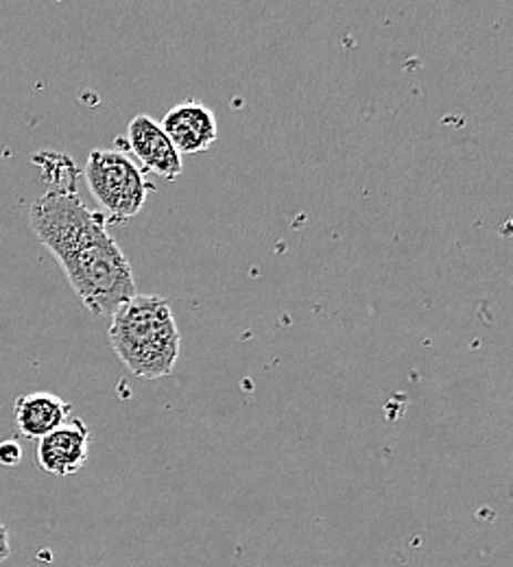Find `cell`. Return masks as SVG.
<instances>
[{
  "mask_svg": "<svg viewBox=\"0 0 513 567\" xmlns=\"http://www.w3.org/2000/svg\"><path fill=\"white\" fill-rule=\"evenodd\" d=\"M162 132L173 142L179 155H195L208 151L219 138L215 112L197 99H186L173 105L162 123Z\"/></svg>",
  "mask_w": 513,
  "mask_h": 567,
  "instance_id": "cell-5",
  "label": "cell"
},
{
  "mask_svg": "<svg viewBox=\"0 0 513 567\" xmlns=\"http://www.w3.org/2000/svg\"><path fill=\"white\" fill-rule=\"evenodd\" d=\"M11 555V546H9V530L7 526L0 522V564L7 561Z\"/></svg>",
  "mask_w": 513,
  "mask_h": 567,
  "instance_id": "cell-9",
  "label": "cell"
},
{
  "mask_svg": "<svg viewBox=\"0 0 513 567\" xmlns=\"http://www.w3.org/2000/svg\"><path fill=\"white\" fill-rule=\"evenodd\" d=\"M83 177L110 225L141 213L148 190H155L148 184L145 171L127 153L112 148L90 151Z\"/></svg>",
  "mask_w": 513,
  "mask_h": 567,
  "instance_id": "cell-3",
  "label": "cell"
},
{
  "mask_svg": "<svg viewBox=\"0 0 513 567\" xmlns=\"http://www.w3.org/2000/svg\"><path fill=\"white\" fill-rule=\"evenodd\" d=\"M119 360L143 380L173 373L182 352V334L168 301L160 295H136L112 315L107 330Z\"/></svg>",
  "mask_w": 513,
  "mask_h": 567,
  "instance_id": "cell-2",
  "label": "cell"
},
{
  "mask_svg": "<svg viewBox=\"0 0 513 567\" xmlns=\"http://www.w3.org/2000/svg\"><path fill=\"white\" fill-rule=\"evenodd\" d=\"M119 146L127 148L138 159V166L143 171L160 175L168 182H175L184 173L182 155L162 132L160 123L147 114H141L130 121L127 134L125 138H119Z\"/></svg>",
  "mask_w": 513,
  "mask_h": 567,
  "instance_id": "cell-4",
  "label": "cell"
},
{
  "mask_svg": "<svg viewBox=\"0 0 513 567\" xmlns=\"http://www.w3.org/2000/svg\"><path fill=\"white\" fill-rule=\"evenodd\" d=\"M90 427L83 420H69L38 443V465L51 476H73L90 456Z\"/></svg>",
  "mask_w": 513,
  "mask_h": 567,
  "instance_id": "cell-6",
  "label": "cell"
},
{
  "mask_svg": "<svg viewBox=\"0 0 513 567\" xmlns=\"http://www.w3.org/2000/svg\"><path fill=\"white\" fill-rule=\"evenodd\" d=\"M22 461V447L18 441L7 439L0 443V465L2 467H16Z\"/></svg>",
  "mask_w": 513,
  "mask_h": 567,
  "instance_id": "cell-8",
  "label": "cell"
},
{
  "mask_svg": "<svg viewBox=\"0 0 513 567\" xmlns=\"http://www.w3.org/2000/svg\"><path fill=\"white\" fill-rule=\"evenodd\" d=\"M71 417V404L55 393L35 391L20 395L13 406V420L24 439H42L66 424Z\"/></svg>",
  "mask_w": 513,
  "mask_h": 567,
  "instance_id": "cell-7",
  "label": "cell"
},
{
  "mask_svg": "<svg viewBox=\"0 0 513 567\" xmlns=\"http://www.w3.org/2000/svg\"><path fill=\"white\" fill-rule=\"evenodd\" d=\"M29 220L90 315L112 317L138 295L132 265L107 231V216L90 210L76 188L44 193L31 206Z\"/></svg>",
  "mask_w": 513,
  "mask_h": 567,
  "instance_id": "cell-1",
  "label": "cell"
}]
</instances>
